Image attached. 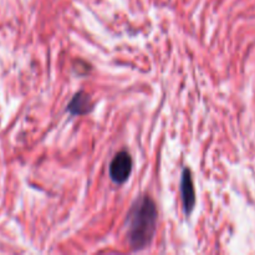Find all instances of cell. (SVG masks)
<instances>
[{
    "instance_id": "277c9868",
    "label": "cell",
    "mask_w": 255,
    "mask_h": 255,
    "mask_svg": "<svg viewBox=\"0 0 255 255\" xmlns=\"http://www.w3.org/2000/svg\"><path fill=\"white\" fill-rule=\"evenodd\" d=\"M70 114L72 115H86L92 110L91 99L86 92H77L74 97H72L71 102L67 106Z\"/></svg>"
},
{
    "instance_id": "3957f363",
    "label": "cell",
    "mask_w": 255,
    "mask_h": 255,
    "mask_svg": "<svg viewBox=\"0 0 255 255\" xmlns=\"http://www.w3.org/2000/svg\"><path fill=\"white\" fill-rule=\"evenodd\" d=\"M181 193L184 211H186V213H189L194 208V204H196V193H194L193 179H192L191 171L188 168L184 169L183 174H182Z\"/></svg>"
},
{
    "instance_id": "7a4b0ae2",
    "label": "cell",
    "mask_w": 255,
    "mask_h": 255,
    "mask_svg": "<svg viewBox=\"0 0 255 255\" xmlns=\"http://www.w3.org/2000/svg\"><path fill=\"white\" fill-rule=\"evenodd\" d=\"M132 171V158L128 152L122 151L115 156L110 164V177L115 183H124L127 181Z\"/></svg>"
},
{
    "instance_id": "6da1fadb",
    "label": "cell",
    "mask_w": 255,
    "mask_h": 255,
    "mask_svg": "<svg viewBox=\"0 0 255 255\" xmlns=\"http://www.w3.org/2000/svg\"><path fill=\"white\" fill-rule=\"evenodd\" d=\"M156 204L148 196H143L133 204L127 217V238L134 251L148 246L156 231Z\"/></svg>"
}]
</instances>
